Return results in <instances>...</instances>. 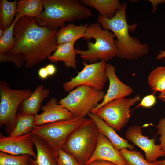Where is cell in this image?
I'll return each instance as SVG.
<instances>
[{"instance_id": "cell-5", "label": "cell", "mask_w": 165, "mask_h": 165, "mask_svg": "<svg viewBox=\"0 0 165 165\" xmlns=\"http://www.w3.org/2000/svg\"><path fill=\"white\" fill-rule=\"evenodd\" d=\"M98 135L97 127L90 119L70 135L62 148L81 165H86L97 146Z\"/></svg>"}, {"instance_id": "cell-18", "label": "cell", "mask_w": 165, "mask_h": 165, "mask_svg": "<svg viewBox=\"0 0 165 165\" xmlns=\"http://www.w3.org/2000/svg\"><path fill=\"white\" fill-rule=\"evenodd\" d=\"M50 93V90L45 88L43 84L38 85L30 96L21 102L18 108L19 112L35 116L38 114L42 103L49 97Z\"/></svg>"}, {"instance_id": "cell-14", "label": "cell", "mask_w": 165, "mask_h": 165, "mask_svg": "<svg viewBox=\"0 0 165 165\" xmlns=\"http://www.w3.org/2000/svg\"><path fill=\"white\" fill-rule=\"evenodd\" d=\"M42 112L35 116L34 126H39L57 121L70 120L75 117L68 110L59 104L55 97L51 98L41 107Z\"/></svg>"}, {"instance_id": "cell-11", "label": "cell", "mask_w": 165, "mask_h": 165, "mask_svg": "<svg viewBox=\"0 0 165 165\" xmlns=\"http://www.w3.org/2000/svg\"><path fill=\"white\" fill-rule=\"evenodd\" d=\"M125 137L144 151L145 159L150 163L155 162L159 157L165 156L160 145L156 144L154 138L149 139L143 135L140 126L135 125L130 127L126 132Z\"/></svg>"}, {"instance_id": "cell-32", "label": "cell", "mask_w": 165, "mask_h": 165, "mask_svg": "<svg viewBox=\"0 0 165 165\" xmlns=\"http://www.w3.org/2000/svg\"><path fill=\"white\" fill-rule=\"evenodd\" d=\"M156 99L154 94L147 95L144 97L139 104L136 107L150 108L153 106L156 103Z\"/></svg>"}, {"instance_id": "cell-34", "label": "cell", "mask_w": 165, "mask_h": 165, "mask_svg": "<svg viewBox=\"0 0 165 165\" xmlns=\"http://www.w3.org/2000/svg\"><path fill=\"white\" fill-rule=\"evenodd\" d=\"M49 76H52L54 75L57 71L56 66L53 64H49L45 67Z\"/></svg>"}, {"instance_id": "cell-29", "label": "cell", "mask_w": 165, "mask_h": 165, "mask_svg": "<svg viewBox=\"0 0 165 165\" xmlns=\"http://www.w3.org/2000/svg\"><path fill=\"white\" fill-rule=\"evenodd\" d=\"M1 63L12 62L18 68H20L25 64L24 55L22 54H12L8 53H0Z\"/></svg>"}, {"instance_id": "cell-16", "label": "cell", "mask_w": 165, "mask_h": 165, "mask_svg": "<svg viewBox=\"0 0 165 165\" xmlns=\"http://www.w3.org/2000/svg\"><path fill=\"white\" fill-rule=\"evenodd\" d=\"M32 139L36 148V156L35 159L31 157L28 165H57V152L38 136L32 134Z\"/></svg>"}, {"instance_id": "cell-22", "label": "cell", "mask_w": 165, "mask_h": 165, "mask_svg": "<svg viewBox=\"0 0 165 165\" xmlns=\"http://www.w3.org/2000/svg\"><path fill=\"white\" fill-rule=\"evenodd\" d=\"M18 1L9 2L7 0L0 1V28L4 31L13 23L16 14Z\"/></svg>"}, {"instance_id": "cell-26", "label": "cell", "mask_w": 165, "mask_h": 165, "mask_svg": "<svg viewBox=\"0 0 165 165\" xmlns=\"http://www.w3.org/2000/svg\"><path fill=\"white\" fill-rule=\"evenodd\" d=\"M23 16L21 14L16 13L12 24L4 31L2 36L0 38V53H8L14 46L15 43L13 36L14 26L18 20Z\"/></svg>"}, {"instance_id": "cell-6", "label": "cell", "mask_w": 165, "mask_h": 165, "mask_svg": "<svg viewBox=\"0 0 165 165\" xmlns=\"http://www.w3.org/2000/svg\"><path fill=\"white\" fill-rule=\"evenodd\" d=\"M90 119L89 118L75 117L70 120L34 126L31 132L44 139L57 152L73 132Z\"/></svg>"}, {"instance_id": "cell-37", "label": "cell", "mask_w": 165, "mask_h": 165, "mask_svg": "<svg viewBox=\"0 0 165 165\" xmlns=\"http://www.w3.org/2000/svg\"><path fill=\"white\" fill-rule=\"evenodd\" d=\"M165 58L164 60L165 62V50H161L160 51V53L158 54L156 59L157 60H160Z\"/></svg>"}, {"instance_id": "cell-17", "label": "cell", "mask_w": 165, "mask_h": 165, "mask_svg": "<svg viewBox=\"0 0 165 165\" xmlns=\"http://www.w3.org/2000/svg\"><path fill=\"white\" fill-rule=\"evenodd\" d=\"M88 116L95 124L98 132L105 136L116 149L119 151L122 149H129L131 150L134 149L133 145L129 144L128 140L119 135L113 128L96 114L91 112Z\"/></svg>"}, {"instance_id": "cell-19", "label": "cell", "mask_w": 165, "mask_h": 165, "mask_svg": "<svg viewBox=\"0 0 165 165\" xmlns=\"http://www.w3.org/2000/svg\"><path fill=\"white\" fill-rule=\"evenodd\" d=\"M75 42H72L58 45L54 53L48 57L49 61L57 63L62 61L67 68H76V55L74 48Z\"/></svg>"}, {"instance_id": "cell-4", "label": "cell", "mask_w": 165, "mask_h": 165, "mask_svg": "<svg viewBox=\"0 0 165 165\" xmlns=\"http://www.w3.org/2000/svg\"><path fill=\"white\" fill-rule=\"evenodd\" d=\"M116 38L112 31L102 28L98 22L89 24L83 38L86 40L94 38L95 42L87 43V50L75 49L76 54L84 61L91 64L97 62L98 60L109 61L117 56Z\"/></svg>"}, {"instance_id": "cell-33", "label": "cell", "mask_w": 165, "mask_h": 165, "mask_svg": "<svg viewBox=\"0 0 165 165\" xmlns=\"http://www.w3.org/2000/svg\"><path fill=\"white\" fill-rule=\"evenodd\" d=\"M88 165H117L111 162L102 160H94Z\"/></svg>"}, {"instance_id": "cell-9", "label": "cell", "mask_w": 165, "mask_h": 165, "mask_svg": "<svg viewBox=\"0 0 165 165\" xmlns=\"http://www.w3.org/2000/svg\"><path fill=\"white\" fill-rule=\"evenodd\" d=\"M141 99L139 95L132 98H123L106 104L95 113L115 130L119 131L128 123L130 117V108Z\"/></svg>"}, {"instance_id": "cell-35", "label": "cell", "mask_w": 165, "mask_h": 165, "mask_svg": "<svg viewBox=\"0 0 165 165\" xmlns=\"http://www.w3.org/2000/svg\"><path fill=\"white\" fill-rule=\"evenodd\" d=\"M38 75L39 77L42 79H46L49 76L45 67H42L39 69L38 72Z\"/></svg>"}, {"instance_id": "cell-39", "label": "cell", "mask_w": 165, "mask_h": 165, "mask_svg": "<svg viewBox=\"0 0 165 165\" xmlns=\"http://www.w3.org/2000/svg\"><path fill=\"white\" fill-rule=\"evenodd\" d=\"M158 97L160 100L165 102V90L161 92Z\"/></svg>"}, {"instance_id": "cell-1", "label": "cell", "mask_w": 165, "mask_h": 165, "mask_svg": "<svg viewBox=\"0 0 165 165\" xmlns=\"http://www.w3.org/2000/svg\"><path fill=\"white\" fill-rule=\"evenodd\" d=\"M57 31L38 25L35 18L22 17L15 25V43L8 53L23 54L25 67L32 68L48 58L56 50L58 46Z\"/></svg>"}, {"instance_id": "cell-38", "label": "cell", "mask_w": 165, "mask_h": 165, "mask_svg": "<svg viewBox=\"0 0 165 165\" xmlns=\"http://www.w3.org/2000/svg\"><path fill=\"white\" fill-rule=\"evenodd\" d=\"M152 164V165H165V159L161 160H157Z\"/></svg>"}, {"instance_id": "cell-2", "label": "cell", "mask_w": 165, "mask_h": 165, "mask_svg": "<svg viewBox=\"0 0 165 165\" xmlns=\"http://www.w3.org/2000/svg\"><path fill=\"white\" fill-rule=\"evenodd\" d=\"M127 6V3H123L121 8L111 18L99 14L97 20L104 29L112 31L116 37L117 57L121 59L132 60L147 54L149 47L147 44L142 43L138 38L130 36L129 32L134 31L138 24H128L126 13Z\"/></svg>"}, {"instance_id": "cell-27", "label": "cell", "mask_w": 165, "mask_h": 165, "mask_svg": "<svg viewBox=\"0 0 165 165\" xmlns=\"http://www.w3.org/2000/svg\"><path fill=\"white\" fill-rule=\"evenodd\" d=\"M119 152L128 165H152L144 159L140 151L122 149Z\"/></svg>"}, {"instance_id": "cell-15", "label": "cell", "mask_w": 165, "mask_h": 165, "mask_svg": "<svg viewBox=\"0 0 165 165\" xmlns=\"http://www.w3.org/2000/svg\"><path fill=\"white\" fill-rule=\"evenodd\" d=\"M97 160L110 162L117 165H128L119 151L105 136L99 132L97 146L86 165Z\"/></svg>"}, {"instance_id": "cell-10", "label": "cell", "mask_w": 165, "mask_h": 165, "mask_svg": "<svg viewBox=\"0 0 165 165\" xmlns=\"http://www.w3.org/2000/svg\"><path fill=\"white\" fill-rule=\"evenodd\" d=\"M83 69L76 76L69 81L64 82V90L69 92L82 85H86L99 90H102L108 79L106 75V62L103 61L88 64L84 61Z\"/></svg>"}, {"instance_id": "cell-30", "label": "cell", "mask_w": 165, "mask_h": 165, "mask_svg": "<svg viewBox=\"0 0 165 165\" xmlns=\"http://www.w3.org/2000/svg\"><path fill=\"white\" fill-rule=\"evenodd\" d=\"M57 154V165H81L74 156L62 148H58Z\"/></svg>"}, {"instance_id": "cell-13", "label": "cell", "mask_w": 165, "mask_h": 165, "mask_svg": "<svg viewBox=\"0 0 165 165\" xmlns=\"http://www.w3.org/2000/svg\"><path fill=\"white\" fill-rule=\"evenodd\" d=\"M116 67L113 65L107 64L106 75L109 81V86L102 101L91 111V113L96 112L103 106L113 100L125 98L132 93L134 90L130 86L122 82L117 77Z\"/></svg>"}, {"instance_id": "cell-7", "label": "cell", "mask_w": 165, "mask_h": 165, "mask_svg": "<svg viewBox=\"0 0 165 165\" xmlns=\"http://www.w3.org/2000/svg\"><path fill=\"white\" fill-rule=\"evenodd\" d=\"M105 93L86 85L79 86L70 91L58 102L75 117H85L103 99Z\"/></svg>"}, {"instance_id": "cell-24", "label": "cell", "mask_w": 165, "mask_h": 165, "mask_svg": "<svg viewBox=\"0 0 165 165\" xmlns=\"http://www.w3.org/2000/svg\"><path fill=\"white\" fill-rule=\"evenodd\" d=\"M43 8L41 0H20L18 1L16 13L36 18L42 13Z\"/></svg>"}, {"instance_id": "cell-3", "label": "cell", "mask_w": 165, "mask_h": 165, "mask_svg": "<svg viewBox=\"0 0 165 165\" xmlns=\"http://www.w3.org/2000/svg\"><path fill=\"white\" fill-rule=\"evenodd\" d=\"M44 10L35 21L39 25L57 30L66 22L79 21L92 16V11L79 0H41Z\"/></svg>"}, {"instance_id": "cell-31", "label": "cell", "mask_w": 165, "mask_h": 165, "mask_svg": "<svg viewBox=\"0 0 165 165\" xmlns=\"http://www.w3.org/2000/svg\"><path fill=\"white\" fill-rule=\"evenodd\" d=\"M156 128L157 133L160 135V144L165 154V117L159 120Z\"/></svg>"}, {"instance_id": "cell-8", "label": "cell", "mask_w": 165, "mask_h": 165, "mask_svg": "<svg viewBox=\"0 0 165 165\" xmlns=\"http://www.w3.org/2000/svg\"><path fill=\"white\" fill-rule=\"evenodd\" d=\"M32 92L30 89L14 90L4 80L0 81V125L5 126L6 132L10 134L15 126L16 112L21 102Z\"/></svg>"}, {"instance_id": "cell-21", "label": "cell", "mask_w": 165, "mask_h": 165, "mask_svg": "<svg viewBox=\"0 0 165 165\" xmlns=\"http://www.w3.org/2000/svg\"><path fill=\"white\" fill-rule=\"evenodd\" d=\"M85 6L96 9L102 16L111 18L122 7L123 3L118 0H82Z\"/></svg>"}, {"instance_id": "cell-20", "label": "cell", "mask_w": 165, "mask_h": 165, "mask_svg": "<svg viewBox=\"0 0 165 165\" xmlns=\"http://www.w3.org/2000/svg\"><path fill=\"white\" fill-rule=\"evenodd\" d=\"M88 24L76 25L70 23L60 28L56 33V39L58 45L63 43L76 42L79 39L84 38Z\"/></svg>"}, {"instance_id": "cell-28", "label": "cell", "mask_w": 165, "mask_h": 165, "mask_svg": "<svg viewBox=\"0 0 165 165\" xmlns=\"http://www.w3.org/2000/svg\"><path fill=\"white\" fill-rule=\"evenodd\" d=\"M28 155H14L0 152V165H28L31 157Z\"/></svg>"}, {"instance_id": "cell-12", "label": "cell", "mask_w": 165, "mask_h": 165, "mask_svg": "<svg viewBox=\"0 0 165 165\" xmlns=\"http://www.w3.org/2000/svg\"><path fill=\"white\" fill-rule=\"evenodd\" d=\"M32 132L17 136H5L0 134V152L17 156L28 155L35 159L36 154L33 149Z\"/></svg>"}, {"instance_id": "cell-40", "label": "cell", "mask_w": 165, "mask_h": 165, "mask_svg": "<svg viewBox=\"0 0 165 165\" xmlns=\"http://www.w3.org/2000/svg\"><path fill=\"white\" fill-rule=\"evenodd\" d=\"M4 31L1 28H0V38H1L4 33Z\"/></svg>"}, {"instance_id": "cell-36", "label": "cell", "mask_w": 165, "mask_h": 165, "mask_svg": "<svg viewBox=\"0 0 165 165\" xmlns=\"http://www.w3.org/2000/svg\"><path fill=\"white\" fill-rule=\"evenodd\" d=\"M152 5V12L154 13L158 5L165 3V0H149Z\"/></svg>"}, {"instance_id": "cell-25", "label": "cell", "mask_w": 165, "mask_h": 165, "mask_svg": "<svg viewBox=\"0 0 165 165\" xmlns=\"http://www.w3.org/2000/svg\"><path fill=\"white\" fill-rule=\"evenodd\" d=\"M148 85L154 93L165 90V66L156 67L150 73L148 78Z\"/></svg>"}, {"instance_id": "cell-23", "label": "cell", "mask_w": 165, "mask_h": 165, "mask_svg": "<svg viewBox=\"0 0 165 165\" xmlns=\"http://www.w3.org/2000/svg\"><path fill=\"white\" fill-rule=\"evenodd\" d=\"M35 115L17 113L15 127L9 136L22 135L31 132L34 126Z\"/></svg>"}]
</instances>
